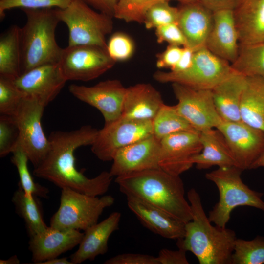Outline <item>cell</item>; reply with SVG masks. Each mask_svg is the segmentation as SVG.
<instances>
[{"label": "cell", "instance_id": "ac0fdd59", "mask_svg": "<svg viewBox=\"0 0 264 264\" xmlns=\"http://www.w3.org/2000/svg\"><path fill=\"white\" fill-rule=\"evenodd\" d=\"M84 233L79 230L59 229L47 226L42 232L30 236L29 250L34 264H39L59 257L78 245Z\"/></svg>", "mask_w": 264, "mask_h": 264}, {"label": "cell", "instance_id": "5b68a950", "mask_svg": "<svg viewBox=\"0 0 264 264\" xmlns=\"http://www.w3.org/2000/svg\"><path fill=\"white\" fill-rule=\"evenodd\" d=\"M243 170L236 166L219 167L205 174L219 192V199L209 211V220L219 227H226L232 211L239 206L254 207L264 212V194L251 189L242 181Z\"/></svg>", "mask_w": 264, "mask_h": 264}, {"label": "cell", "instance_id": "e575fe53", "mask_svg": "<svg viewBox=\"0 0 264 264\" xmlns=\"http://www.w3.org/2000/svg\"><path fill=\"white\" fill-rule=\"evenodd\" d=\"M178 14V7L170 5L169 0H161L148 10L143 23L147 29H155L164 25L177 23Z\"/></svg>", "mask_w": 264, "mask_h": 264}, {"label": "cell", "instance_id": "8fae6325", "mask_svg": "<svg viewBox=\"0 0 264 264\" xmlns=\"http://www.w3.org/2000/svg\"><path fill=\"white\" fill-rule=\"evenodd\" d=\"M115 63L104 48L94 45H75L63 48L58 64L67 81L87 82L102 75Z\"/></svg>", "mask_w": 264, "mask_h": 264}, {"label": "cell", "instance_id": "cb8c5ba5", "mask_svg": "<svg viewBox=\"0 0 264 264\" xmlns=\"http://www.w3.org/2000/svg\"><path fill=\"white\" fill-rule=\"evenodd\" d=\"M246 76L234 70L211 90L216 109L223 121H241L240 105Z\"/></svg>", "mask_w": 264, "mask_h": 264}, {"label": "cell", "instance_id": "6da1fadb", "mask_svg": "<svg viewBox=\"0 0 264 264\" xmlns=\"http://www.w3.org/2000/svg\"><path fill=\"white\" fill-rule=\"evenodd\" d=\"M98 130L84 125L70 131H56L50 134L49 148L33 175L48 180L61 189L68 188L92 196L104 195L109 190L113 176L104 171L89 178L77 170L74 152L80 147L91 145Z\"/></svg>", "mask_w": 264, "mask_h": 264}, {"label": "cell", "instance_id": "484cf974", "mask_svg": "<svg viewBox=\"0 0 264 264\" xmlns=\"http://www.w3.org/2000/svg\"><path fill=\"white\" fill-rule=\"evenodd\" d=\"M199 138L202 150L193 159L197 169H207L213 166H237L224 136L217 129L200 132Z\"/></svg>", "mask_w": 264, "mask_h": 264}, {"label": "cell", "instance_id": "f35d334b", "mask_svg": "<svg viewBox=\"0 0 264 264\" xmlns=\"http://www.w3.org/2000/svg\"><path fill=\"white\" fill-rule=\"evenodd\" d=\"M19 139V131L14 118L9 115L0 116V157L12 153Z\"/></svg>", "mask_w": 264, "mask_h": 264}, {"label": "cell", "instance_id": "ee69618b", "mask_svg": "<svg viewBox=\"0 0 264 264\" xmlns=\"http://www.w3.org/2000/svg\"><path fill=\"white\" fill-rule=\"evenodd\" d=\"M213 12L221 10H234L242 0H198Z\"/></svg>", "mask_w": 264, "mask_h": 264}, {"label": "cell", "instance_id": "52a82bcc", "mask_svg": "<svg viewBox=\"0 0 264 264\" xmlns=\"http://www.w3.org/2000/svg\"><path fill=\"white\" fill-rule=\"evenodd\" d=\"M114 201L111 195L99 198L68 188L62 189L60 205L50 219V226L85 231L97 223L104 209L112 205Z\"/></svg>", "mask_w": 264, "mask_h": 264}, {"label": "cell", "instance_id": "7a4b0ae2", "mask_svg": "<svg viewBox=\"0 0 264 264\" xmlns=\"http://www.w3.org/2000/svg\"><path fill=\"white\" fill-rule=\"evenodd\" d=\"M115 182L126 197L139 199L185 224L192 219L191 206L185 198L180 176L159 168L117 176Z\"/></svg>", "mask_w": 264, "mask_h": 264}, {"label": "cell", "instance_id": "f546056e", "mask_svg": "<svg viewBox=\"0 0 264 264\" xmlns=\"http://www.w3.org/2000/svg\"><path fill=\"white\" fill-rule=\"evenodd\" d=\"M152 124L153 135L159 141L176 132L197 131L177 112L176 105L164 103L152 120Z\"/></svg>", "mask_w": 264, "mask_h": 264}, {"label": "cell", "instance_id": "f1b7e54d", "mask_svg": "<svg viewBox=\"0 0 264 264\" xmlns=\"http://www.w3.org/2000/svg\"><path fill=\"white\" fill-rule=\"evenodd\" d=\"M18 186L12 201L17 214L24 220L30 237L42 232L47 226L43 220L37 197L26 194L19 184Z\"/></svg>", "mask_w": 264, "mask_h": 264}, {"label": "cell", "instance_id": "277c9868", "mask_svg": "<svg viewBox=\"0 0 264 264\" xmlns=\"http://www.w3.org/2000/svg\"><path fill=\"white\" fill-rule=\"evenodd\" d=\"M22 10L26 22L20 31L21 74L41 66L58 63L63 48L55 38L60 22L56 8Z\"/></svg>", "mask_w": 264, "mask_h": 264}, {"label": "cell", "instance_id": "4316f807", "mask_svg": "<svg viewBox=\"0 0 264 264\" xmlns=\"http://www.w3.org/2000/svg\"><path fill=\"white\" fill-rule=\"evenodd\" d=\"M241 121L264 132V78L246 76L241 105Z\"/></svg>", "mask_w": 264, "mask_h": 264}, {"label": "cell", "instance_id": "7402d4cb", "mask_svg": "<svg viewBox=\"0 0 264 264\" xmlns=\"http://www.w3.org/2000/svg\"><path fill=\"white\" fill-rule=\"evenodd\" d=\"M127 205L141 223L153 233L168 239L178 240L185 234V223L164 211L139 199L126 197Z\"/></svg>", "mask_w": 264, "mask_h": 264}, {"label": "cell", "instance_id": "2e32d148", "mask_svg": "<svg viewBox=\"0 0 264 264\" xmlns=\"http://www.w3.org/2000/svg\"><path fill=\"white\" fill-rule=\"evenodd\" d=\"M14 81L25 96L34 98L45 106L57 97L67 82L58 63L35 67L22 73Z\"/></svg>", "mask_w": 264, "mask_h": 264}, {"label": "cell", "instance_id": "603a6c76", "mask_svg": "<svg viewBox=\"0 0 264 264\" xmlns=\"http://www.w3.org/2000/svg\"><path fill=\"white\" fill-rule=\"evenodd\" d=\"M163 104L160 92L151 84H137L126 88L121 116L152 120Z\"/></svg>", "mask_w": 264, "mask_h": 264}, {"label": "cell", "instance_id": "8d00e7d4", "mask_svg": "<svg viewBox=\"0 0 264 264\" xmlns=\"http://www.w3.org/2000/svg\"><path fill=\"white\" fill-rule=\"evenodd\" d=\"M107 52L115 62L130 59L135 51V44L127 34L122 32L114 33L107 42Z\"/></svg>", "mask_w": 264, "mask_h": 264}, {"label": "cell", "instance_id": "74e56055", "mask_svg": "<svg viewBox=\"0 0 264 264\" xmlns=\"http://www.w3.org/2000/svg\"><path fill=\"white\" fill-rule=\"evenodd\" d=\"M73 0H0V17L4 18L6 11L13 8L64 9L69 5Z\"/></svg>", "mask_w": 264, "mask_h": 264}, {"label": "cell", "instance_id": "7c38bea8", "mask_svg": "<svg viewBox=\"0 0 264 264\" xmlns=\"http://www.w3.org/2000/svg\"><path fill=\"white\" fill-rule=\"evenodd\" d=\"M172 87L178 101L177 112L197 131L217 128L222 123L211 90L196 89L176 83H172Z\"/></svg>", "mask_w": 264, "mask_h": 264}, {"label": "cell", "instance_id": "e0dca14e", "mask_svg": "<svg viewBox=\"0 0 264 264\" xmlns=\"http://www.w3.org/2000/svg\"><path fill=\"white\" fill-rule=\"evenodd\" d=\"M160 141L154 135L120 149L115 155L110 170L112 176L160 168Z\"/></svg>", "mask_w": 264, "mask_h": 264}, {"label": "cell", "instance_id": "ffe728a7", "mask_svg": "<svg viewBox=\"0 0 264 264\" xmlns=\"http://www.w3.org/2000/svg\"><path fill=\"white\" fill-rule=\"evenodd\" d=\"M205 47L213 54L230 64L237 59L240 47L233 10L213 12V23Z\"/></svg>", "mask_w": 264, "mask_h": 264}, {"label": "cell", "instance_id": "bcb514c9", "mask_svg": "<svg viewBox=\"0 0 264 264\" xmlns=\"http://www.w3.org/2000/svg\"><path fill=\"white\" fill-rule=\"evenodd\" d=\"M195 51L187 46L183 47L180 58L175 67L170 70L174 72H179L188 69L192 64Z\"/></svg>", "mask_w": 264, "mask_h": 264}, {"label": "cell", "instance_id": "d6a6232c", "mask_svg": "<svg viewBox=\"0 0 264 264\" xmlns=\"http://www.w3.org/2000/svg\"><path fill=\"white\" fill-rule=\"evenodd\" d=\"M264 263V237L257 236L251 240L237 238L231 264Z\"/></svg>", "mask_w": 264, "mask_h": 264}, {"label": "cell", "instance_id": "d6986e66", "mask_svg": "<svg viewBox=\"0 0 264 264\" xmlns=\"http://www.w3.org/2000/svg\"><path fill=\"white\" fill-rule=\"evenodd\" d=\"M177 24L182 31L187 47L195 51L205 47L213 23V12L199 1L180 3Z\"/></svg>", "mask_w": 264, "mask_h": 264}, {"label": "cell", "instance_id": "7bdbcfd3", "mask_svg": "<svg viewBox=\"0 0 264 264\" xmlns=\"http://www.w3.org/2000/svg\"><path fill=\"white\" fill-rule=\"evenodd\" d=\"M186 251L183 249L173 250L163 248L156 257L159 264H189Z\"/></svg>", "mask_w": 264, "mask_h": 264}, {"label": "cell", "instance_id": "9c48e42d", "mask_svg": "<svg viewBox=\"0 0 264 264\" xmlns=\"http://www.w3.org/2000/svg\"><path fill=\"white\" fill-rule=\"evenodd\" d=\"M153 135L152 120L124 117L108 123L98 130L91 149L103 161H112L120 149Z\"/></svg>", "mask_w": 264, "mask_h": 264}, {"label": "cell", "instance_id": "ab89813d", "mask_svg": "<svg viewBox=\"0 0 264 264\" xmlns=\"http://www.w3.org/2000/svg\"><path fill=\"white\" fill-rule=\"evenodd\" d=\"M157 42H167L169 44L186 46L185 37L177 23H172L155 28Z\"/></svg>", "mask_w": 264, "mask_h": 264}, {"label": "cell", "instance_id": "ba28073f", "mask_svg": "<svg viewBox=\"0 0 264 264\" xmlns=\"http://www.w3.org/2000/svg\"><path fill=\"white\" fill-rule=\"evenodd\" d=\"M233 71L229 62L204 47L195 51L192 64L187 70L179 72L158 70L153 78L162 83H176L196 89L211 90Z\"/></svg>", "mask_w": 264, "mask_h": 264}, {"label": "cell", "instance_id": "f907efd6", "mask_svg": "<svg viewBox=\"0 0 264 264\" xmlns=\"http://www.w3.org/2000/svg\"><path fill=\"white\" fill-rule=\"evenodd\" d=\"M180 2V3H188L198 1V0H176Z\"/></svg>", "mask_w": 264, "mask_h": 264}, {"label": "cell", "instance_id": "60d3db41", "mask_svg": "<svg viewBox=\"0 0 264 264\" xmlns=\"http://www.w3.org/2000/svg\"><path fill=\"white\" fill-rule=\"evenodd\" d=\"M104 264H159L156 257L140 253H123L111 257Z\"/></svg>", "mask_w": 264, "mask_h": 264}, {"label": "cell", "instance_id": "3957f363", "mask_svg": "<svg viewBox=\"0 0 264 264\" xmlns=\"http://www.w3.org/2000/svg\"><path fill=\"white\" fill-rule=\"evenodd\" d=\"M187 198L192 219L185 224L184 237L177 240L178 248L192 252L200 264H231L235 231L212 224L195 188L188 191Z\"/></svg>", "mask_w": 264, "mask_h": 264}, {"label": "cell", "instance_id": "836d02e7", "mask_svg": "<svg viewBox=\"0 0 264 264\" xmlns=\"http://www.w3.org/2000/svg\"><path fill=\"white\" fill-rule=\"evenodd\" d=\"M161 0H118L113 17L126 22L143 23L148 10Z\"/></svg>", "mask_w": 264, "mask_h": 264}, {"label": "cell", "instance_id": "30bf717a", "mask_svg": "<svg viewBox=\"0 0 264 264\" xmlns=\"http://www.w3.org/2000/svg\"><path fill=\"white\" fill-rule=\"evenodd\" d=\"M45 107L39 100L24 96L12 116L18 129V141L34 167L44 159L49 148L41 123Z\"/></svg>", "mask_w": 264, "mask_h": 264}, {"label": "cell", "instance_id": "f6af8a7d", "mask_svg": "<svg viewBox=\"0 0 264 264\" xmlns=\"http://www.w3.org/2000/svg\"><path fill=\"white\" fill-rule=\"evenodd\" d=\"M98 11L113 17L118 0H82Z\"/></svg>", "mask_w": 264, "mask_h": 264}, {"label": "cell", "instance_id": "83f0119b", "mask_svg": "<svg viewBox=\"0 0 264 264\" xmlns=\"http://www.w3.org/2000/svg\"><path fill=\"white\" fill-rule=\"evenodd\" d=\"M20 31L13 25L0 37V76L13 80L21 74Z\"/></svg>", "mask_w": 264, "mask_h": 264}, {"label": "cell", "instance_id": "8992f818", "mask_svg": "<svg viewBox=\"0 0 264 264\" xmlns=\"http://www.w3.org/2000/svg\"><path fill=\"white\" fill-rule=\"evenodd\" d=\"M56 10L60 21L67 27L68 46L94 45L107 49L106 37L113 29L112 17L96 11L82 0H73L65 8Z\"/></svg>", "mask_w": 264, "mask_h": 264}, {"label": "cell", "instance_id": "d590c367", "mask_svg": "<svg viewBox=\"0 0 264 264\" xmlns=\"http://www.w3.org/2000/svg\"><path fill=\"white\" fill-rule=\"evenodd\" d=\"M14 80L0 76V114L13 116L25 96Z\"/></svg>", "mask_w": 264, "mask_h": 264}, {"label": "cell", "instance_id": "9a60e30c", "mask_svg": "<svg viewBox=\"0 0 264 264\" xmlns=\"http://www.w3.org/2000/svg\"><path fill=\"white\" fill-rule=\"evenodd\" d=\"M126 88L120 81L110 79L90 87L71 84L68 89L75 98L99 110L108 123L121 117Z\"/></svg>", "mask_w": 264, "mask_h": 264}, {"label": "cell", "instance_id": "44dd1931", "mask_svg": "<svg viewBox=\"0 0 264 264\" xmlns=\"http://www.w3.org/2000/svg\"><path fill=\"white\" fill-rule=\"evenodd\" d=\"M121 218L120 212H113L100 222L85 230L77 250L70 257L73 264L93 261L97 256L106 254L109 238L118 229Z\"/></svg>", "mask_w": 264, "mask_h": 264}, {"label": "cell", "instance_id": "681fc988", "mask_svg": "<svg viewBox=\"0 0 264 264\" xmlns=\"http://www.w3.org/2000/svg\"><path fill=\"white\" fill-rule=\"evenodd\" d=\"M20 261L19 258L16 255H13L6 260H0V264H20Z\"/></svg>", "mask_w": 264, "mask_h": 264}, {"label": "cell", "instance_id": "4dcf8cb0", "mask_svg": "<svg viewBox=\"0 0 264 264\" xmlns=\"http://www.w3.org/2000/svg\"><path fill=\"white\" fill-rule=\"evenodd\" d=\"M231 66L235 71L245 76L264 78V42L240 44L238 57Z\"/></svg>", "mask_w": 264, "mask_h": 264}, {"label": "cell", "instance_id": "4fadbf2b", "mask_svg": "<svg viewBox=\"0 0 264 264\" xmlns=\"http://www.w3.org/2000/svg\"><path fill=\"white\" fill-rule=\"evenodd\" d=\"M200 132L183 131L170 134L160 141L159 165L175 176H180L194 165L193 159L202 150Z\"/></svg>", "mask_w": 264, "mask_h": 264}, {"label": "cell", "instance_id": "1f68e13d", "mask_svg": "<svg viewBox=\"0 0 264 264\" xmlns=\"http://www.w3.org/2000/svg\"><path fill=\"white\" fill-rule=\"evenodd\" d=\"M11 162L16 167L19 176L18 184L27 194L46 198L49 190L34 182L28 168L29 158L19 141L11 153Z\"/></svg>", "mask_w": 264, "mask_h": 264}, {"label": "cell", "instance_id": "7dc6e473", "mask_svg": "<svg viewBox=\"0 0 264 264\" xmlns=\"http://www.w3.org/2000/svg\"><path fill=\"white\" fill-rule=\"evenodd\" d=\"M39 264H73V263L66 257L61 258L56 257L41 262Z\"/></svg>", "mask_w": 264, "mask_h": 264}, {"label": "cell", "instance_id": "b9f144b4", "mask_svg": "<svg viewBox=\"0 0 264 264\" xmlns=\"http://www.w3.org/2000/svg\"><path fill=\"white\" fill-rule=\"evenodd\" d=\"M182 49L183 47L169 44L165 50L157 55L156 66L172 70L179 61Z\"/></svg>", "mask_w": 264, "mask_h": 264}, {"label": "cell", "instance_id": "5bb4252c", "mask_svg": "<svg viewBox=\"0 0 264 264\" xmlns=\"http://www.w3.org/2000/svg\"><path fill=\"white\" fill-rule=\"evenodd\" d=\"M216 129L224 136L237 166L250 169L264 150V132L242 121H223Z\"/></svg>", "mask_w": 264, "mask_h": 264}, {"label": "cell", "instance_id": "d4e9b609", "mask_svg": "<svg viewBox=\"0 0 264 264\" xmlns=\"http://www.w3.org/2000/svg\"><path fill=\"white\" fill-rule=\"evenodd\" d=\"M233 14L240 45L264 42V0H242Z\"/></svg>", "mask_w": 264, "mask_h": 264}, {"label": "cell", "instance_id": "c3c4849f", "mask_svg": "<svg viewBox=\"0 0 264 264\" xmlns=\"http://www.w3.org/2000/svg\"><path fill=\"white\" fill-rule=\"evenodd\" d=\"M260 167H264V150L259 157L252 164L250 169H256Z\"/></svg>", "mask_w": 264, "mask_h": 264}]
</instances>
